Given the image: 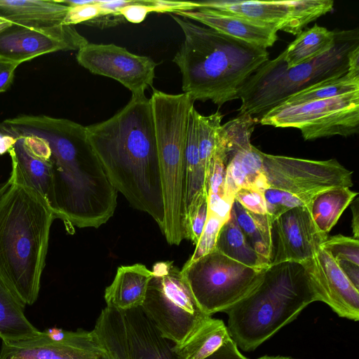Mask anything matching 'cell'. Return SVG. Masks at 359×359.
<instances>
[{
  "instance_id": "484cf974",
  "label": "cell",
  "mask_w": 359,
  "mask_h": 359,
  "mask_svg": "<svg viewBox=\"0 0 359 359\" xmlns=\"http://www.w3.org/2000/svg\"><path fill=\"white\" fill-rule=\"evenodd\" d=\"M231 338L227 326L220 319L210 317L184 343L172 349L180 359H203Z\"/></svg>"
},
{
  "instance_id": "9c48e42d",
  "label": "cell",
  "mask_w": 359,
  "mask_h": 359,
  "mask_svg": "<svg viewBox=\"0 0 359 359\" xmlns=\"http://www.w3.org/2000/svg\"><path fill=\"white\" fill-rule=\"evenodd\" d=\"M266 269L246 266L215 249L194 262H187L181 272L199 306L212 316L225 312L250 292Z\"/></svg>"
},
{
  "instance_id": "4fadbf2b",
  "label": "cell",
  "mask_w": 359,
  "mask_h": 359,
  "mask_svg": "<svg viewBox=\"0 0 359 359\" xmlns=\"http://www.w3.org/2000/svg\"><path fill=\"white\" fill-rule=\"evenodd\" d=\"M0 359H110L93 330L53 328L36 337L1 343Z\"/></svg>"
},
{
  "instance_id": "ac0fdd59",
  "label": "cell",
  "mask_w": 359,
  "mask_h": 359,
  "mask_svg": "<svg viewBox=\"0 0 359 359\" xmlns=\"http://www.w3.org/2000/svg\"><path fill=\"white\" fill-rule=\"evenodd\" d=\"M8 153L11 159L9 178L38 191L50 206L51 165L48 142L39 136L16 137Z\"/></svg>"
},
{
  "instance_id": "7dc6e473",
  "label": "cell",
  "mask_w": 359,
  "mask_h": 359,
  "mask_svg": "<svg viewBox=\"0 0 359 359\" xmlns=\"http://www.w3.org/2000/svg\"><path fill=\"white\" fill-rule=\"evenodd\" d=\"M257 359H297L288 356H282V355H263Z\"/></svg>"
},
{
  "instance_id": "74e56055",
  "label": "cell",
  "mask_w": 359,
  "mask_h": 359,
  "mask_svg": "<svg viewBox=\"0 0 359 359\" xmlns=\"http://www.w3.org/2000/svg\"><path fill=\"white\" fill-rule=\"evenodd\" d=\"M208 215V197L203 201L196 211L184 225V238L196 245L203 231Z\"/></svg>"
},
{
  "instance_id": "603a6c76",
  "label": "cell",
  "mask_w": 359,
  "mask_h": 359,
  "mask_svg": "<svg viewBox=\"0 0 359 359\" xmlns=\"http://www.w3.org/2000/svg\"><path fill=\"white\" fill-rule=\"evenodd\" d=\"M246 139L231 156L224 181V196L233 203L236 192L242 187H251L264 191L266 189L263 176L262 151Z\"/></svg>"
},
{
  "instance_id": "d6986e66",
  "label": "cell",
  "mask_w": 359,
  "mask_h": 359,
  "mask_svg": "<svg viewBox=\"0 0 359 359\" xmlns=\"http://www.w3.org/2000/svg\"><path fill=\"white\" fill-rule=\"evenodd\" d=\"M173 14L201 22L226 36L265 49L273 46L278 40V31L272 26L209 8L177 11Z\"/></svg>"
},
{
  "instance_id": "1f68e13d",
  "label": "cell",
  "mask_w": 359,
  "mask_h": 359,
  "mask_svg": "<svg viewBox=\"0 0 359 359\" xmlns=\"http://www.w3.org/2000/svg\"><path fill=\"white\" fill-rule=\"evenodd\" d=\"M222 118L223 114L219 111L208 116H198V147L205 180L218 144Z\"/></svg>"
},
{
  "instance_id": "ba28073f",
  "label": "cell",
  "mask_w": 359,
  "mask_h": 359,
  "mask_svg": "<svg viewBox=\"0 0 359 359\" xmlns=\"http://www.w3.org/2000/svg\"><path fill=\"white\" fill-rule=\"evenodd\" d=\"M141 306L163 337L184 343L210 317L199 306L172 262L156 263Z\"/></svg>"
},
{
  "instance_id": "8992f818",
  "label": "cell",
  "mask_w": 359,
  "mask_h": 359,
  "mask_svg": "<svg viewBox=\"0 0 359 359\" xmlns=\"http://www.w3.org/2000/svg\"><path fill=\"white\" fill-rule=\"evenodd\" d=\"M359 47L358 29L338 31L334 46L318 57L287 68L283 51L269 60L248 79L239 93L238 114L258 121L292 95L318 82L342 75L350 68V54Z\"/></svg>"
},
{
  "instance_id": "836d02e7",
  "label": "cell",
  "mask_w": 359,
  "mask_h": 359,
  "mask_svg": "<svg viewBox=\"0 0 359 359\" xmlns=\"http://www.w3.org/2000/svg\"><path fill=\"white\" fill-rule=\"evenodd\" d=\"M320 246L334 262L346 261L359 266L358 239L339 234L327 238Z\"/></svg>"
},
{
  "instance_id": "3957f363",
  "label": "cell",
  "mask_w": 359,
  "mask_h": 359,
  "mask_svg": "<svg viewBox=\"0 0 359 359\" xmlns=\"http://www.w3.org/2000/svg\"><path fill=\"white\" fill-rule=\"evenodd\" d=\"M184 39L172 59L182 88L191 99L219 107L238 99L250 76L269 60L267 49L226 36L186 18L170 14Z\"/></svg>"
},
{
  "instance_id": "8d00e7d4",
  "label": "cell",
  "mask_w": 359,
  "mask_h": 359,
  "mask_svg": "<svg viewBox=\"0 0 359 359\" xmlns=\"http://www.w3.org/2000/svg\"><path fill=\"white\" fill-rule=\"evenodd\" d=\"M158 13L156 0H130L118 13L132 23H140L150 13Z\"/></svg>"
},
{
  "instance_id": "e575fe53",
  "label": "cell",
  "mask_w": 359,
  "mask_h": 359,
  "mask_svg": "<svg viewBox=\"0 0 359 359\" xmlns=\"http://www.w3.org/2000/svg\"><path fill=\"white\" fill-rule=\"evenodd\" d=\"M219 217L208 212L205 226L196 245L195 250L187 261L192 262L215 249L216 242L222 225L225 222Z\"/></svg>"
},
{
  "instance_id": "9a60e30c",
  "label": "cell",
  "mask_w": 359,
  "mask_h": 359,
  "mask_svg": "<svg viewBox=\"0 0 359 359\" xmlns=\"http://www.w3.org/2000/svg\"><path fill=\"white\" fill-rule=\"evenodd\" d=\"M102 311L128 359H180L141 306L119 311L107 306Z\"/></svg>"
},
{
  "instance_id": "52a82bcc",
  "label": "cell",
  "mask_w": 359,
  "mask_h": 359,
  "mask_svg": "<svg viewBox=\"0 0 359 359\" xmlns=\"http://www.w3.org/2000/svg\"><path fill=\"white\" fill-rule=\"evenodd\" d=\"M156 133L167 242L179 245L184 238V149L187 125L194 102L186 93L168 94L156 89L150 97Z\"/></svg>"
},
{
  "instance_id": "f546056e",
  "label": "cell",
  "mask_w": 359,
  "mask_h": 359,
  "mask_svg": "<svg viewBox=\"0 0 359 359\" xmlns=\"http://www.w3.org/2000/svg\"><path fill=\"white\" fill-rule=\"evenodd\" d=\"M215 249L225 256L250 267L266 269L270 265L248 243L231 210L229 219L220 228Z\"/></svg>"
},
{
  "instance_id": "7a4b0ae2",
  "label": "cell",
  "mask_w": 359,
  "mask_h": 359,
  "mask_svg": "<svg viewBox=\"0 0 359 359\" xmlns=\"http://www.w3.org/2000/svg\"><path fill=\"white\" fill-rule=\"evenodd\" d=\"M86 128L112 186L163 231V199L150 98L132 95L113 116Z\"/></svg>"
},
{
  "instance_id": "30bf717a",
  "label": "cell",
  "mask_w": 359,
  "mask_h": 359,
  "mask_svg": "<svg viewBox=\"0 0 359 359\" xmlns=\"http://www.w3.org/2000/svg\"><path fill=\"white\" fill-rule=\"evenodd\" d=\"M262 126L294 128L304 140L358 133L359 91L295 104H280L261 117Z\"/></svg>"
},
{
  "instance_id": "b9f144b4",
  "label": "cell",
  "mask_w": 359,
  "mask_h": 359,
  "mask_svg": "<svg viewBox=\"0 0 359 359\" xmlns=\"http://www.w3.org/2000/svg\"><path fill=\"white\" fill-rule=\"evenodd\" d=\"M126 21L119 13L100 14L95 18L86 22L84 25L96 27L100 29L114 27Z\"/></svg>"
},
{
  "instance_id": "7c38bea8",
  "label": "cell",
  "mask_w": 359,
  "mask_h": 359,
  "mask_svg": "<svg viewBox=\"0 0 359 359\" xmlns=\"http://www.w3.org/2000/svg\"><path fill=\"white\" fill-rule=\"evenodd\" d=\"M198 4L199 8L239 15L294 36L299 35L310 22L334 8L332 0H209Z\"/></svg>"
},
{
  "instance_id": "4316f807",
  "label": "cell",
  "mask_w": 359,
  "mask_h": 359,
  "mask_svg": "<svg viewBox=\"0 0 359 359\" xmlns=\"http://www.w3.org/2000/svg\"><path fill=\"white\" fill-rule=\"evenodd\" d=\"M25 306L0 281V338L2 341H18L41 333L26 318Z\"/></svg>"
},
{
  "instance_id": "e0dca14e",
  "label": "cell",
  "mask_w": 359,
  "mask_h": 359,
  "mask_svg": "<svg viewBox=\"0 0 359 359\" xmlns=\"http://www.w3.org/2000/svg\"><path fill=\"white\" fill-rule=\"evenodd\" d=\"M88 43L72 25L49 33L13 25L0 34V58L21 64L49 53L79 50Z\"/></svg>"
},
{
  "instance_id": "7bdbcfd3",
  "label": "cell",
  "mask_w": 359,
  "mask_h": 359,
  "mask_svg": "<svg viewBox=\"0 0 359 359\" xmlns=\"http://www.w3.org/2000/svg\"><path fill=\"white\" fill-rule=\"evenodd\" d=\"M351 210L353 214L351 227L353 229V238L358 239L359 237V204L356 198L351 202Z\"/></svg>"
},
{
  "instance_id": "d6a6232c",
  "label": "cell",
  "mask_w": 359,
  "mask_h": 359,
  "mask_svg": "<svg viewBox=\"0 0 359 359\" xmlns=\"http://www.w3.org/2000/svg\"><path fill=\"white\" fill-rule=\"evenodd\" d=\"M266 213L273 222L286 211L299 206L308 205L311 198L303 197L273 188L264 190Z\"/></svg>"
},
{
  "instance_id": "4dcf8cb0",
  "label": "cell",
  "mask_w": 359,
  "mask_h": 359,
  "mask_svg": "<svg viewBox=\"0 0 359 359\" xmlns=\"http://www.w3.org/2000/svg\"><path fill=\"white\" fill-rule=\"evenodd\" d=\"M355 91H359V71L349 68L344 74L318 82L292 95L281 104L327 99Z\"/></svg>"
},
{
  "instance_id": "5b68a950",
  "label": "cell",
  "mask_w": 359,
  "mask_h": 359,
  "mask_svg": "<svg viewBox=\"0 0 359 359\" xmlns=\"http://www.w3.org/2000/svg\"><path fill=\"white\" fill-rule=\"evenodd\" d=\"M55 219L45 198L27 185L12 182L0 199V281L24 305L38 299Z\"/></svg>"
},
{
  "instance_id": "7402d4cb",
  "label": "cell",
  "mask_w": 359,
  "mask_h": 359,
  "mask_svg": "<svg viewBox=\"0 0 359 359\" xmlns=\"http://www.w3.org/2000/svg\"><path fill=\"white\" fill-rule=\"evenodd\" d=\"M198 114L194 105L189 112L184 149V228L187 220L208 197L205 176L198 147Z\"/></svg>"
},
{
  "instance_id": "277c9868",
  "label": "cell",
  "mask_w": 359,
  "mask_h": 359,
  "mask_svg": "<svg viewBox=\"0 0 359 359\" xmlns=\"http://www.w3.org/2000/svg\"><path fill=\"white\" fill-rule=\"evenodd\" d=\"M317 301L325 298L315 258L270 264L260 283L225 311L229 335L243 351H254Z\"/></svg>"
},
{
  "instance_id": "d590c367",
  "label": "cell",
  "mask_w": 359,
  "mask_h": 359,
  "mask_svg": "<svg viewBox=\"0 0 359 359\" xmlns=\"http://www.w3.org/2000/svg\"><path fill=\"white\" fill-rule=\"evenodd\" d=\"M234 200L251 212L267 214L264 193L262 190L251 187H242L236 192Z\"/></svg>"
},
{
  "instance_id": "83f0119b",
  "label": "cell",
  "mask_w": 359,
  "mask_h": 359,
  "mask_svg": "<svg viewBox=\"0 0 359 359\" xmlns=\"http://www.w3.org/2000/svg\"><path fill=\"white\" fill-rule=\"evenodd\" d=\"M336 32L317 24L302 31L283 51L287 67L310 61L330 50L335 43Z\"/></svg>"
},
{
  "instance_id": "cb8c5ba5",
  "label": "cell",
  "mask_w": 359,
  "mask_h": 359,
  "mask_svg": "<svg viewBox=\"0 0 359 359\" xmlns=\"http://www.w3.org/2000/svg\"><path fill=\"white\" fill-rule=\"evenodd\" d=\"M152 276V271L142 264L119 266L112 283L105 289L107 306L119 311L141 306Z\"/></svg>"
},
{
  "instance_id": "d4e9b609",
  "label": "cell",
  "mask_w": 359,
  "mask_h": 359,
  "mask_svg": "<svg viewBox=\"0 0 359 359\" xmlns=\"http://www.w3.org/2000/svg\"><path fill=\"white\" fill-rule=\"evenodd\" d=\"M358 192L348 187H335L315 194L307 205L318 231L327 235Z\"/></svg>"
},
{
  "instance_id": "6da1fadb",
  "label": "cell",
  "mask_w": 359,
  "mask_h": 359,
  "mask_svg": "<svg viewBox=\"0 0 359 359\" xmlns=\"http://www.w3.org/2000/svg\"><path fill=\"white\" fill-rule=\"evenodd\" d=\"M1 130L16 137L36 135L49 147L50 207L66 225L98 228L114 215L118 191L111 184L88 137L86 126L46 115H20Z\"/></svg>"
},
{
  "instance_id": "bcb514c9",
  "label": "cell",
  "mask_w": 359,
  "mask_h": 359,
  "mask_svg": "<svg viewBox=\"0 0 359 359\" xmlns=\"http://www.w3.org/2000/svg\"><path fill=\"white\" fill-rule=\"evenodd\" d=\"M12 25L11 22L0 17V34Z\"/></svg>"
},
{
  "instance_id": "f6af8a7d",
  "label": "cell",
  "mask_w": 359,
  "mask_h": 359,
  "mask_svg": "<svg viewBox=\"0 0 359 359\" xmlns=\"http://www.w3.org/2000/svg\"><path fill=\"white\" fill-rule=\"evenodd\" d=\"M12 184V182L9 177L6 180L0 183V199L4 194L8 190Z\"/></svg>"
},
{
  "instance_id": "f1b7e54d",
  "label": "cell",
  "mask_w": 359,
  "mask_h": 359,
  "mask_svg": "<svg viewBox=\"0 0 359 359\" xmlns=\"http://www.w3.org/2000/svg\"><path fill=\"white\" fill-rule=\"evenodd\" d=\"M236 223L252 249L269 264L273 251L272 222L267 214L251 212L238 201L231 206Z\"/></svg>"
},
{
  "instance_id": "ee69618b",
  "label": "cell",
  "mask_w": 359,
  "mask_h": 359,
  "mask_svg": "<svg viewBox=\"0 0 359 359\" xmlns=\"http://www.w3.org/2000/svg\"><path fill=\"white\" fill-rule=\"evenodd\" d=\"M13 142L14 139L13 137L0 134V154L8 152Z\"/></svg>"
},
{
  "instance_id": "ab89813d",
  "label": "cell",
  "mask_w": 359,
  "mask_h": 359,
  "mask_svg": "<svg viewBox=\"0 0 359 359\" xmlns=\"http://www.w3.org/2000/svg\"><path fill=\"white\" fill-rule=\"evenodd\" d=\"M203 359H249L238 350L235 341L229 338L220 348Z\"/></svg>"
},
{
  "instance_id": "60d3db41",
  "label": "cell",
  "mask_w": 359,
  "mask_h": 359,
  "mask_svg": "<svg viewBox=\"0 0 359 359\" xmlns=\"http://www.w3.org/2000/svg\"><path fill=\"white\" fill-rule=\"evenodd\" d=\"M20 64L0 58V93L6 91L11 85L15 71Z\"/></svg>"
},
{
  "instance_id": "2e32d148",
  "label": "cell",
  "mask_w": 359,
  "mask_h": 359,
  "mask_svg": "<svg viewBox=\"0 0 359 359\" xmlns=\"http://www.w3.org/2000/svg\"><path fill=\"white\" fill-rule=\"evenodd\" d=\"M271 234L270 264L312 260L327 238L318 231L307 205L292 208L277 217L272 223Z\"/></svg>"
},
{
  "instance_id": "ffe728a7",
  "label": "cell",
  "mask_w": 359,
  "mask_h": 359,
  "mask_svg": "<svg viewBox=\"0 0 359 359\" xmlns=\"http://www.w3.org/2000/svg\"><path fill=\"white\" fill-rule=\"evenodd\" d=\"M69 8L56 0H0L1 18L13 25L49 33L67 28L63 22Z\"/></svg>"
},
{
  "instance_id": "44dd1931",
  "label": "cell",
  "mask_w": 359,
  "mask_h": 359,
  "mask_svg": "<svg viewBox=\"0 0 359 359\" xmlns=\"http://www.w3.org/2000/svg\"><path fill=\"white\" fill-rule=\"evenodd\" d=\"M325 302L339 317L359 320V290L321 246L315 257Z\"/></svg>"
},
{
  "instance_id": "f35d334b",
  "label": "cell",
  "mask_w": 359,
  "mask_h": 359,
  "mask_svg": "<svg viewBox=\"0 0 359 359\" xmlns=\"http://www.w3.org/2000/svg\"><path fill=\"white\" fill-rule=\"evenodd\" d=\"M69 8L63 22V24L66 25L74 26L76 24H84L100 14L97 0L94 4Z\"/></svg>"
},
{
  "instance_id": "8fae6325",
  "label": "cell",
  "mask_w": 359,
  "mask_h": 359,
  "mask_svg": "<svg viewBox=\"0 0 359 359\" xmlns=\"http://www.w3.org/2000/svg\"><path fill=\"white\" fill-rule=\"evenodd\" d=\"M262 158L266 189L312 198L324 190L353 185V172L336 159L314 161L264 152Z\"/></svg>"
},
{
  "instance_id": "5bb4252c",
  "label": "cell",
  "mask_w": 359,
  "mask_h": 359,
  "mask_svg": "<svg viewBox=\"0 0 359 359\" xmlns=\"http://www.w3.org/2000/svg\"><path fill=\"white\" fill-rule=\"evenodd\" d=\"M76 58L92 74L118 81L132 95H144L152 86L158 65L149 57L133 54L113 43L88 42L78 50Z\"/></svg>"
}]
</instances>
